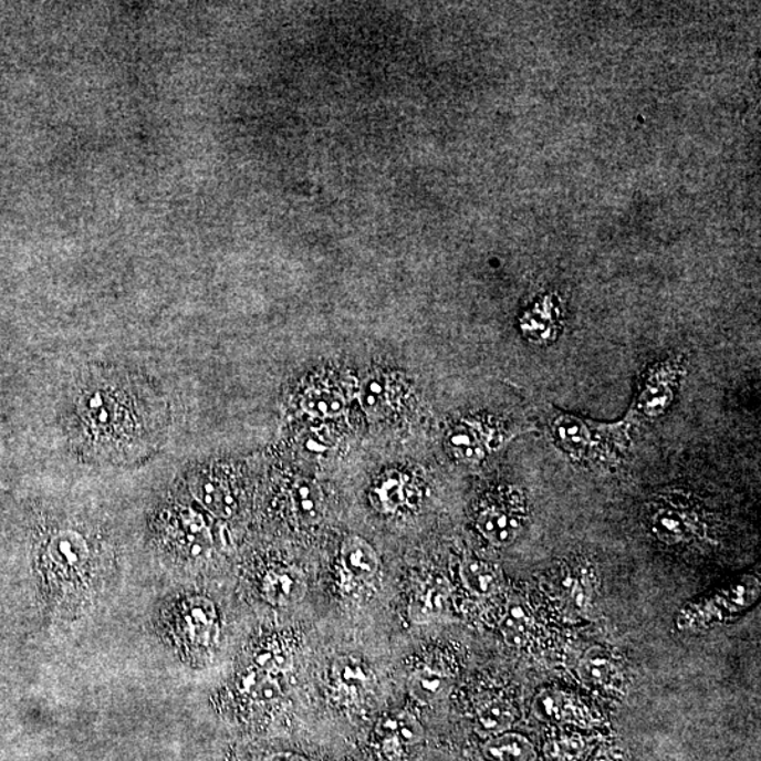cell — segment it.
Masks as SVG:
<instances>
[{
    "label": "cell",
    "mask_w": 761,
    "mask_h": 761,
    "mask_svg": "<svg viewBox=\"0 0 761 761\" xmlns=\"http://www.w3.org/2000/svg\"><path fill=\"white\" fill-rule=\"evenodd\" d=\"M66 429L87 460L132 465L152 456L166 431V408L136 374L97 369L75 385Z\"/></svg>",
    "instance_id": "1"
},
{
    "label": "cell",
    "mask_w": 761,
    "mask_h": 761,
    "mask_svg": "<svg viewBox=\"0 0 761 761\" xmlns=\"http://www.w3.org/2000/svg\"><path fill=\"white\" fill-rule=\"evenodd\" d=\"M684 377H686V364L681 357H670L653 364L643 374L639 390L624 420L626 428L665 415L675 403Z\"/></svg>",
    "instance_id": "2"
},
{
    "label": "cell",
    "mask_w": 761,
    "mask_h": 761,
    "mask_svg": "<svg viewBox=\"0 0 761 761\" xmlns=\"http://www.w3.org/2000/svg\"><path fill=\"white\" fill-rule=\"evenodd\" d=\"M758 578H742L728 588L715 591L708 598L694 601L677 616L682 630L702 629L724 619L732 618L759 598Z\"/></svg>",
    "instance_id": "3"
},
{
    "label": "cell",
    "mask_w": 761,
    "mask_h": 761,
    "mask_svg": "<svg viewBox=\"0 0 761 761\" xmlns=\"http://www.w3.org/2000/svg\"><path fill=\"white\" fill-rule=\"evenodd\" d=\"M157 531L164 546L177 557L199 560L212 548L207 522L190 508L166 509L158 519Z\"/></svg>",
    "instance_id": "4"
},
{
    "label": "cell",
    "mask_w": 761,
    "mask_h": 761,
    "mask_svg": "<svg viewBox=\"0 0 761 761\" xmlns=\"http://www.w3.org/2000/svg\"><path fill=\"white\" fill-rule=\"evenodd\" d=\"M90 544L80 532L61 529L45 543L43 553L44 569L53 583L63 590L74 588L84 583L90 569Z\"/></svg>",
    "instance_id": "5"
},
{
    "label": "cell",
    "mask_w": 761,
    "mask_h": 761,
    "mask_svg": "<svg viewBox=\"0 0 761 761\" xmlns=\"http://www.w3.org/2000/svg\"><path fill=\"white\" fill-rule=\"evenodd\" d=\"M626 426L622 424L601 425L571 414H560L552 421L555 441L574 460H590L600 456L605 441L626 435Z\"/></svg>",
    "instance_id": "6"
},
{
    "label": "cell",
    "mask_w": 761,
    "mask_h": 761,
    "mask_svg": "<svg viewBox=\"0 0 761 761\" xmlns=\"http://www.w3.org/2000/svg\"><path fill=\"white\" fill-rule=\"evenodd\" d=\"M174 639L187 647H209L218 635V614L210 601L194 596L174 605L168 619Z\"/></svg>",
    "instance_id": "7"
},
{
    "label": "cell",
    "mask_w": 761,
    "mask_h": 761,
    "mask_svg": "<svg viewBox=\"0 0 761 761\" xmlns=\"http://www.w3.org/2000/svg\"><path fill=\"white\" fill-rule=\"evenodd\" d=\"M503 496L500 501L482 509L477 518L478 531L498 548L515 542L527 521L522 493L508 490Z\"/></svg>",
    "instance_id": "8"
},
{
    "label": "cell",
    "mask_w": 761,
    "mask_h": 761,
    "mask_svg": "<svg viewBox=\"0 0 761 761\" xmlns=\"http://www.w3.org/2000/svg\"><path fill=\"white\" fill-rule=\"evenodd\" d=\"M498 445V431L484 421L461 420L447 435V447L460 461H481Z\"/></svg>",
    "instance_id": "9"
},
{
    "label": "cell",
    "mask_w": 761,
    "mask_h": 761,
    "mask_svg": "<svg viewBox=\"0 0 761 761\" xmlns=\"http://www.w3.org/2000/svg\"><path fill=\"white\" fill-rule=\"evenodd\" d=\"M307 583L302 571L295 567H277L262 581V594L271 605L291 606L305 598Z\"/></svg>",
    "instance_id": "10"
},
{
    "label": "cell",
    "mask_w": 761,
    "mask_h": 761,
    "mask_svg": "<svg viewBox=\"0 0 761 761\" xmlns=\"http://www.w3.org/2000/svg\"><path fill=\"white\" fill-rule=\"evenodd\" d=\"M562 327L557 303L553 296L543 298L534 303L521 319V329L524 337L539 344H549L555 341Z\"/></svg>",
    "instance_id": "11"
},
{
    "label": "cell",
    "mask_w": 761,
    "mask_h": 761,
    "mask_svg": "<svg viewBox=\"0 0 761 761\" xmlns=\"http://www.w3.org/2000/svg\"><path fill=\"white\" fill-rule=\"evenodd\" d=\"M649 527L653 534L667 544L686 542L696 532L691 517H688V513L681 509L671 505L653 509Z\"/></svg>",
    "instance_id": "12"
},
{
    "label": "cell",
    "mask_w": 761,
    "mask_h": 761,
    "mask_svg": "<svg viewBox=\"0 0 761 761\" xmlns=\"http://www.w3.org/2000/svg\"><path fill=\"white\" fill-rule=\"evenodd\" d=\"M195 498L218 518H230L236 511V500L229 487L219 478L199 476L192 482Z\"/></svg>",
    "instance_id": "13"
},
{
    "label": "cell",
    "mask_w": 761,
    "mask_h": 761,
    "mask_svg": "<svg viewBox=\"0 0 761 761\" xmlns=\"http://www.w3.org/2000/svg\"><path fill=\"white\" fill-rule=\"evenodd\" d=\"M342 563L344 570L357 581L373 578L379 567V560L375 550L358 536H350L344 540Z\"/></svg>",
    "instance_id": "14"
},
{
    "label": "cell",
    "mask_w": 761,
    "mask_h": 761,
    "mask_svg": "<svg viewBox=\"0 0 761 761\" xmlns=\"http://www.w3.org/2000/svg\"><path fill=\"white\" fill-rule=\"evenodd\" d=\"M484 753L491 761H534L531 740L518 733H501L488 740Z\"/></svg>",
    "instance_id": "15"
},
{
    "label": "cell",
    "mask_w": 761,
    "mask_h": 761,
    "mask_svg": "<svg viewBox=\"0 0 761 761\" xmlns=\"http://www.w3.org/2000/svg\"><path fill=\"white\" fill-rule=\"evenodd\" d=\"M377 734L380 740L394 739L406 748L424 739V729L413 713L403 711L380 719Z\"/></svg>",
    "instance_id": "16"
},
{
    "label": "cell",
    "mask_w": 761,
    "mask_h": 761,
    "mask_svg": "<svg viewBox=\"0 0 761 761\" xmlns=\"http://www.w3.org/2000/svg\"><path fill=\"white\" fill-rule=\"evenodd\" d=\"M408 690L416 701L434 702L444 699L450 692L451 678L431 668H420L410 676Z\"/></svg>",
    "instance_id": "17"
},
{
    "label": "cell",
    "mask_w": 761,
    "mask_h": 761,
    "mask_svg": "<svg viewBox=\"0 0 761 761\" xmlns=\"http://www.w3.org/2000/svg\"><path fill=\"white\" fill-rule=\"evenodd\" d=\"M515 713L503 699L493 698L481 703L477 709L476 724L478 732L487 737H498L512 727Z\"/></svg>",
    "instance_id": "18"
},
{
    "label": "cell",
    "mask_w": 761,
    "mask_h": 761,
    "mask_svg": "<svg viewBox=\"0 0 761 761\" xmlns=\"http://www.w3.org/2000/svg\"><path fill=\"white\" fill-rule=\"evenodd\" d=\"M461 580L472 594L487 596L496 593L500 575L491 564L478 559H467L461 564Z\"/></svg>",
    "instance_id": "19"
},
{
    "label": "cell",
    "mask_w": 761,
    "mask_h": 761,
    "mask_svg": "<svg viewBox=\"0 0 761 761\" xmlns=\"http://www.w3.org/2000/svg\"><path fill=\"white\" fill-rule=\"evenodd\" d=\"M580 675L594 686H608L615 677V663L604 647H591L580 661Z\"/></svg>",
    "instance_id": "20"
},
{
    "label": "cell",
    "mask_w": 761,
    "mask_h": 761,
    "mask_svg": "<svg viewBox=\"0 0 761 761\" xmlns=\"http://www.w3.org/2000/svg\"><path fill=\"white\" fill-rule=\"evenodd\" d=\"M333 678L343 692L356 697L368 687L369 671L363 663L354 660L352 657H343L334 663Z\"/></svg>",
    "instance_id": "21"
},
{
    "label": "cell",
    "mask_w": 761,
    "mask_h": 761,
    "mask_svg": "<svg viewBox=\"0 0 761 761\" xmlns=\"http://www.w3.org/2000/svg\"><path fill=\"white\" fill-rule=\"evenodd\" d=\"M531 612L521 600L511 601L501 622V632L505 640L511 645H522L531 630Z\"/></svg>",
    "instance_id": "22"
},
{
    "label": "cell",
    "mask_w": 761,
    "mask_h": 761,
    "mask_svg": "<svg viewBox=\"0 0 761 761\" xmlns=\"http://www.w3.org/2000/svg\"><path fill=\"white\" fill-rule=\"evenodd\" d=\"M292 502H294L296 515L302 522L316 523L322 518L323 496L313 482H300L292 492Z\"/></svg>",
    "instance_id": "23"
},
{
    "label": "cell",
    "mask_w": 761,
    "mask_h": 761,
    "mask_svg": "<svg viewBox=\"0 0 761 761\" xmlns=\"http://www.w3.org/2000/svg\"><path fill=\"white\" fill-rule=\"evenodd\" d=\"M240 690L247 698L259 703L274 702L281 697V688L274 678L269 673L257 670V668L243 677Z\"/></svg>",
    "instance_id": "24"
},
{
    "label": "cell",
    "mask_w": 761,
    "mask_h": 761,
    "mask_svg": "<svg viewBox=\"0 0 761 761\" xmlns=\"http://www.w3.org/2000/svg\"><path fill=\"white\" fill-rule=\"evenodd\" d=\"M538 712L542 718L553 721H584L583 715L577 712V707L569 699L553 691L540 694L538 699Z\"/></svg>",
    "instance_id": "25"
},
{
    "label": "cell",
    "mask_w": 761,
    "mask_h": 761,
    "mask_svg": "<svg viewBox=\"0 0 761 761\" xmlns=\"http://www.w3.org/2000/svg\"><path fill=\"white\" fill-rule=\"evenodd\" d=\"M447 605V594L444 588L434 587L410 605L409 616L414 624H426L436 616L444 614Z\"/></svg>",
    "instance_id": "26"
},
{
    "label": "cell",
    "mask_w": 761,
    "mask_h": 761,
    "mask_svg": "<svg viewBox=\"0 0 761 761\" xmlns=\"http://www.w3.org/2000/svg\"><path fill=\"white\" fill-rule=\"evenodd\" d=\"M254 663L257 670L269 673V675L282 673L292 667V655L278 643H265L256 651Z\"/></svg>",
    "instance_id": "27"
},
{
    "label": "cell",
    "mask_w": 761,
    "mask_h": 761,
    "mask_svg": "<svg viewBox=\"0 0 761 761\" xmlns=\"http://www.w3.org/2000/svg\"><path fill=\"white\" fill-rule=\"evenodd\" d=\"M378 505L383 511L394 512L403 505L409 497V484H406L404 478L389 477L384 480L375 490Z\"/></svg>",
    "instance_id": "28"
},
{
    "label": "cell",
    "mask_w": 761,
    "mask_h": 761,
    "mask_svg": "<svg viewBox=\"0 0 761 761\" xmlns=\"http://www.w3.org/2000/svg\"><path fill=\"white\" fill-rule=\"evenodd\" d=\"M588 761H624V755L618 749L604 746V748L596 750Z\"/></svg>",
    "instance_id": "29"
},
{
    "label": "cell",
    "mask_w": 761,
    "mask_h": 761,
    "mask_svg": "<svg viewBox=\"0 0 761 761\" xmlns=\"http://www.w3.org/2000/svg\"><path fill=\"white\" fill-rule=\"evenodd\" d=\"M267 761H307L305 758H302L300 754H294V753H278L274 755H271L270 759H267Z\"/></svg>",
    "instance_id": "30"
}]
</instances>
